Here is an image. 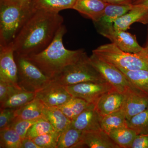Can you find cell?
<instances>
[{
    "label": "cell",
    "mask_w": 148,
    "mask_h": 148,
    "mask_svg": "<svg viewBox=\"0 0 148 148\" xmlns=\"http://www.w3.org/2000/svg\"><path fill=\"white\" fill-rule=\"evenodd\" d=\"M33 12L30 3L0 0V46L13 43Z\"/></svg>",
    "instance_id": "3"
},
{
    "label": "cell",
    "mask_w": 148,
    "mask_h": 148,
    "mask_svg": "<svg viewBox=\"0 0 148 148\" xmlns=\"http://www.w3.org/2000/svg\"><path fill=\"white\" fill-rule=\"evenodd\" d=\"M82 146L90 148H120L103 130L83 132Z\"/></svg>",
    "instance_id": "16"
},
{
    "label": "cell",
    "mask_w": 148,
    "mask_h": 148,
    "mask_svg": "<svg viewBox=\"0 0 148 148\" xmlns=\"http://www.w3.org/2000/svg\"><path fill=\"white\" fill-rule=\"evenodd\" d=\"M56 132L51 123L45 117L40 118L31 126L26 138L33 139L46 133Z\"/></svg>",
    "instance_id": "30"
},
{
    "label": "cell",
    "mask_w": 148,
    "mask_h": 148,
    "mask_svg": "<svg viewBox=\"0 0 148 148\" xmlns=\"http://www.w3.org/2000/svg\"><path fill=\"white\" fill-rule=\"evenodd\" d=\"M66 32V27L62 25L52 41L45 49L36 54L24 56L51 79L66 67L76 63L85 52L83 49L71 50L64 47L63 38Z\"/></svg>",
    "instance_id": "2"
},
{
    "label": "cell",
    "mask_w": 148,
    "mask_h": 148,
    "mask_svg": "<svg viewBox=\"0 0 148 148\" xmlns=\"http://www.w3.org/2000/svg\"><path fill=\"white\" fill-rule=\"evenodd\" d=\"M132 4L143 6L148 8V0H135L132 3Z\"/></svg>",
    "instance_id": "38"
},
{
    "label": "cell",
    "mask_w": 148,
    "mask_h": 148,
    "mask_svg": "<svg viewBox=\"0 0 148 148\" xmlns=\"http://www.w3.org/2000/svg\"><path fill=\"white\" fill-rule=\"evenodd\" d=\"M83 132L69 127L60 134L57 148H82L81 142Z\"/></svg>",
    "instance_id": "24"
},
{
    "label": "cell",
    "mask_w": 148,
    "mask_h": 148,
    "mask_svg": "<svg viewBox=\"0 0 148 148\" xmlns=\"http://www.w3.org/2000/svg\"><path fill=\"white\" fill-rule=\"evenodd\" d=\"M13 85L0 81V103H2L6 101L14 93L21 90Z\"/></svg>",
    "instance_id": "34"
},
{
    "label": "cell",
    "mask_w": 148,
    "mask_h": 148,
    "mask_svg": "<svg viewBox=\"0 0 148 148\" xmlns=\"http://www.w3.org/2000/svg\"><path fill=\"white\" fill-rule=\"evenodd\" d=\"M127 126L138 134H148V108L127 121Z\"/></svg>",
    "instance_id": "29"
},
{
    "label": "cell",
    "mask_w": 148,
    "mask_h": 148,
    "mask_svg": "<svg viewBox=\"0 0 148 148\" xmlns=\"http://www.w3.org/2000/svg\"><path fill=\"white\" fill-rule=\"evenodd\" d=\"M108 3L115 4L129 5L132 4L133 0H103Z\"/></svg>",
    "instance_id": "37"
},
{
    "label": "cell",
    "mask_w": 148,
    "mask_h": 148,
    "mask_svg": "<svg viewBox=\"0 0 148 148\" xmlns=\"http://www.w3.org/2000/svg\"><path fill=\"white\" fill-rule=\"evenodd\" d=\"M102 129L107 134L114 130L127 126V120L124 112L121 109L105 116H102L101 121Z\"/></svg>",
    "instance_id": "23"
},
{
    "label": "cell",
    "mask_w": 148,
    "mask_h": 148,
    "mask_svg": "<svg viewBox=\"0 0 148 148\" xmlns=\"http://www.w3.org/2000/svg\"><path fill=\"white\" fill-rule=\"evenodd\" d=\"M136 89L148 93V70H127L118 68Z\"/></svg>",
    "instance_id": "22"
},
{
    "label": "cell",
    "mask_w": 148,
    "mask_h": 148,
    "mask_svg": "<svg viewBox=\"0 0 148 148\" xmlns=\"http://www.w3.org/2000/svg\"><path fill=\"white\" fill-rule=\"evenodd\" d=\"M77 0H31L30 5L33 10H40L51 12L73 9Z\"/></svg>",
    "instance_id": "20"
},
{
    "label": "cell",
    "mask_w": 148,
    "mask_h": 148,
    "mask_svg": "<svg viewBox=\"0 0 148 148\" xmlns=\"http://www.w3.org/2000/svg\"><path fill=\"white\" fill-rule=\"evenodd\" d=\"M38 119L28 120L15 119L9 127L14 129L20 135L21 139H23L26 138L29 128Z\"/></svg>",
    "instance_id": "32"
},
{
    "label": "cell",
    "mask_w": 148,
    "mask_h": 148,
    "mask_svg": "<svg viewBox=\"0 0 148 148\" xmlns=\"http://www.w3.org/2000/svg\"><path fill=\"white\" fill-rule=\"evenodd\" d=\"M60 135L56 132H49L32 139L40 148H57Z\"/></svg>",
    "instance_id": "31"
},
{
    "label": "cell",
    "mask_w": 148,
    "mask_h": 148,
    "mask_svg": "<svg viewBox=\"0 0 148 148\" xmlns=\"http://www.w3.org/2000/svg\"><path fill=\"white\" fill-rule=\"evenodd\" d=\"M72 96L66 86L51 81L43 88L36 92V98L45 106L58 107L69 101Z\"/></svg>",
    "instance_id": "11"
},
{
    "label": "cell",
    "mask_w": 148,
    "mask_h": 148,
    "mask_svg": "<svg viewBox=\"0 0 148 148\" xmlns=\"http://www.w3.org/2000/svg\"><path fill=\"white\" fill-rule=\"evenodd\" d=\"M99 33L121 50L131 53H138L144 49L138 43L135 35L114 29L113 26L98 29Z\"/></svg>",
    "instance_id": "9"
},
{
    "label": "cell",
    "mask_w": 148,
    "mask_h": 148,
    "mask_svg": "<svg viewBox=\"0 0 148 148\" xmlns=\"http://www.w3.org/2000/svg\"><path fill=\"white\" fill-rule=\"evenodd\" d=\"M22 140L20 135L11 127L0 130L1 148H21Z\"/></svg>",
    "instance_id": "28"
},
{
    "label": "cell",
    "mask_w": 148,
    "mask_h": 148,
    "mask_svg": "<svg viewBox=\"0 0 148 148\" xmlns=\"http://www.w3.org/2000/svg\"><path fill=\"white\" fill-rule=\"evenodd\" d=\"M21 148H40L32 139L25 138L21 141Z\"/></svg>",
    "instance_id": "36"
},
{
    "label": "cell",
    "mask_w": 148,
    "mask_h": 148,
    "mask_svg": "<svg viewBox=\"0 0 148 148\" xmlns=\"http://www.w3.org/2000/svg\"><path fill=\"white\" fill-rule=\"evenodd\" d=\"M101 117L92 104L72 121L70 127L82 132L101 130Z\"/></svg>",
    "instance_id": "13"
},
{
    "label": "cell",
    "mask_w": 148,
    "mask_h": 148,
    "mask_svg": "<svg viewBox=\"0 0 148 148\" xmlns=\"http://www.w3.org/2000/svg\"><path fill=\"white\" fill-rule=\"evenodd\" d=\"M63 22L59 12L34 10L12 43L14 54L27 56L42 51L52 41Z\"/></svg>",
    "instance_id": "1"
},
{
    "label": "cell",
    "mask_w": 148,
    "mask_h": 148,
    "mask_svg": "<svg viewBox=\"0 0 148 148\" xmlns=\"http://www.w3.org/2000/svg\"><path fill=\"white\" fill-rule=\"evenodd\" d=\"M44 105L35 98L19 108L16 109V119L33 120L44 117L43 110Z\"/></svg>",
    "instance_id": "21"
},
{
    "label": "cell",
    "mask_w": 148,
    "mask_h": 148,
    "mask_svg": "<svg viewBox=\"0 0 148 148\" xmlns=\"http://www.w3.org/2000/svg\"><path fill=\"white\" fill-rule=\"evenodd\" d=\"M89 58L91 64L103 78L117 92L124 94L130 88H135L115 66L102 60L93 53Z\"/></svg>",
    "instance_id": "7"
},
{
    "label": "cell",
    "mask_w": 148,
    "mask_h": 148,
    "mask_svg": "<svg viewBox=\"0 0 148 148\" xmlns=\"http://www.w3.org/2000/svg\"><path fill=\"white\" fill-rule=\"evenodd\" d=\"M137 134L128 126L119 127L112 130L109 135L120 148H130Z\"/></svg>",
    "instance_id": "25"
},
{
    "label": "cell",
    "mask_w": 148,
    "mask_h": 148,
    "mask_svg": "<svg viewBox=\"0 0 148 148\" xmlns=\"http://www.w3.org/2000/svg\"><path fill=\"white\" fill-rule=\"evenodd\" d=\"M133 7V4L122 5L108 3L101 19L95 24L98 29L113 26L114 23L120 17L128 12Z\"/></svg>",
    "instance_id": "18"
},
{
    "label": "cell",
    "mask_w": 148,
    "mask_h": 148,
    "mask_svg": "<svg viewBox=\"0 0 148 148\" xmlns=\"http://www.w3.org/2000/svg\"><path fill=\"white\" fill-rule=\"evenodd\" d=\"M0 81L22 88L18 84V71L12 43L0 46Z\"/></svg>",
    "instance_id": "10"
},
{
    "label": "cell",
    "mask_w": 148,
    "mask_h": 148,
    "mask_svg": "<svg viewBox=\"0 0 148 148\" xmlns=\"http://www.w3.org/2000/svg\"><path fill=\"white\" fill-rule=\"evenodd\" d=\"M135 0H133V2L134 1H135Z\"/></svg>",
    "instance_id": "41"
},
{
    "label": "cell",
    "mask_w": 148,
    "mask_h": 148,
    "mask_svg": "<svg viewBox=\"0 0 148 148\" xmlns=\"http://www.w3.org/2000/svg\"><path fill=\"white\" fill-rule=\"evenodd\" d=\"M124 94L114 90L107 92L95 104L96 110L101 116H105L121 108Z\"/></svg>",
    "instance_id": "15"
},
{
    "label": "cell",
    "mask_w": 148,
    "mask_h": 148,
    "mask_svg": "<svg viewBox=\"0 0 148 148\" xmlns=\"http://www.w3.org/2000/svg\"><path fill=\"white\" fill-rule=\"evenodd\" d=\"M44 117L49 121L55 131L59 135L70 127L71 120L69 119L58 107L44 106L43 110Z\"/></svg>",
    "instance_id": "19"
},
{
    "label": "cell",
    "mask_w": 148,
    "mask_h": 148,
    "mask_svg": "<svg viewBox=\"0 0 148 148\" xmlns=\"http://www.w3.org/2000/svg\"><path fill=\"white\" fill-rule=\"evenodd\" d=\"M36 98V92L21 89L14 93L6 101L1 103V108L17 109Z\"/></svg>",
    "instance_id": "26"
},
{
    "label": "cell",
    "mask_w": 148,
    "mask_h": 148,
    "mask_svg": "<svg viewBox=\"0 0 148 148\" xmlns=\"http://www.w3.org/2000/svg\"><path fill=\"white\" fill-rule=\"evenodd\" d=\"M52 80L65 86L85 82H107L85 52L76 63L66 67Z\"/></svg>",
    "instance_id": "5"
},
{
    "label": "cell",
    "mask_w": 148,
    "mask_h": 148,
    "mask_svg": "<svg viewBox=\"0 0 148 148\" xmlns=\"http://www.w3.org/2000/svg\"><path fill=\"white\" fill-rule=\"evenodd\" d=\"M107 4L103 0H77L73 9L95 23L101 19Z\"/></svg>",
    "instance_id": "17"
},
{
    "label": "cell",
    "mask_w": 148,
    "mask_h": 148,
    "mask_svg": "<svg viewBox=\"0 0 148 148\" xmlns=\"http://www.w3.org/2000/svg\"><path fill=\"white\" fill-rule=\"evenodd\" d=\"M91 104L81 98L72 97L66 103L58 108L72 121Z\"/></svg>",
    "instance_id": "27"
},
{
    "label": "cell",
    "mask_w": 148,
    "mask_h": 148,
    "mask_svg": "<svg viewBox=\"0 0 148 148\" xmlns=\"http://www.w3.org/2000/svg\"><path fill=\"white\" fill-rule=\"evenodd\" d=\"M130 148H148V134H138Z\"/></svg>",
    "instance_id": "35"
},
{
    "label": "cell",
    "mask_w": 148,
    "mask_h": 148,
    "mask_svg": "<svg viewBox=\"0 0 148 148\" xmlns=\"http://www.w3.org/2000/svg\"><path fill=\"white\" fill-rule=\"evenodd\" d=\"M145 49L148 52V33H147V40H146V42L145 45Z\"/></svg>",
    "instance_id": "40"
},
{
    "label": "cell",
    "mask_w": 148,
    "mask_h": 148,
    "mask_svg": "<svg viewBox=\"0 0 148 148\" xmlns=\"http://www.w3.org/2000/svg\"><path fill=\"white\" fill-rule=\"evenodd\" d=\"M124 94V101L121 109L127 121L148 108V93L132 88Z\"/></svg>",
    "instance_id": "12"
},
{
    "label": "cell",
    "mask_w": 148,
    "mask_h": 148,
    "mask_svg": "<svg viewBox=\"0 0 148 148\" xmlns=\"http://www.w3.org/2000/svg\"><path fill=\"white\" fill-rule=\"evenodd\" d=\"M138 22L148 24V8L143 6L133 5V7L127 13L115 21L114 29L126 31L134 23Z\"/></svg>",
    "instance_id": "14"
},
{
    "label": "cell",
    "mask_w": 148,
    "mask_h": 148,
    "mask_svg": "<svg viewBox=\"0 0 148 148\" xmlns=\"http://www.w3.org/2000/svg\"><path fill=\"white\" fill-rule=\"evenodd\" d=\"M18 71V85L23 90L36 92L51 82L33 62L22 56L14 54Z\"/></svg>",
    "instance_id": "6"
},
{
    "label": "cell",
    "mask_w": 148,
    "mask_h": 148,
    "mask_svg": "<svg viewBox=\"0 0 148 148\" xmlns=\"http://www.w3.org/2000/svg\"><path fill=\"white\" fill-rule=\"evenodd\" d=\"M92 53L118 68L148 70V52L144 47L140 53H131L121 50L111 43L98 47L92 51Z\"/></svg>",
    "instance_id": "4"
},
{
    "label": "cell",
    "mask_w": 148,
    "mask_h": 148,
    "mask_svg": "<svg viewBox=\"0 0 148 148\" xmlns=\"http://www.w3.org/2000/svg\"><path fill=\"white\" fill-rule=\"evenodd\" d=\"M3 1L12 2L19 3L25 4L30 3L31 0H3Z\"/></svg>",
    "instance_id": "39"
},
{
    "label": "cell",
    "mask_w": 148,
    "mask_h": 148,
    "mask_svg": "<svg viewBox=\"0 0 148 148\" xmlns=\"http://www.w3.org/2000/svg\"><path fill=\"white\" fill-rule=\"evenodd\" d=\"M66 87L72 97L81 98L88 103L94 105L102 95L115 90L107 82L80 83L66 86Z\"/></svg>",
    "instance_id": "8"
},
{
    "label": "cell",
    "mask_w": 148,
    "mask_h": 148,
    "mask_svg": "<svg viewBox=\"0 0 148 148\" xmlns=\"http://www.w3.org/2000/svg\"><path fill=\"white\" fill-rule=\"evenodd\" d=\"M16 109L1 108L0 130L8 128L16 118Z\"/></svg>",
    "instance_id": "33"
}]
</instances>
